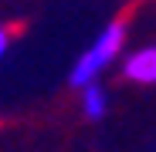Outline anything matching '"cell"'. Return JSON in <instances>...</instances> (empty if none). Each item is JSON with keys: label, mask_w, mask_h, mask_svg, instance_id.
Masks as SVG:
<instances>
[{"label": "cell", "mask_w": 156, "mask_h": 152, "mask_svg": "<svg viewBox=\"0 0 156 152\" xmlns=\"http://www.w3.org/2000/svg\"><path fill=\"white\" fill-rule=\"evenodd\" d=\"M126 37H129V17L119 14V17H112L105 27L95 34V41L82 51V54L75 58V64H71V71H68V85L78 91V88H85V85H92V81H102V74L122 58Z\"/></svg>", "instance_id": "cell-1"}, {"label": "cell", "mask_w": 156, "mask_h": 152, "mask_svg": "<svg viewBox=\"0 0 156 152\" xmlns=\"http://www.w3.org/2000/svg\"><path fill=\"white\" fill-rule=\"evenodd\" d=\"M119 74L129 85H143V88L156 85V44H143L136 51H129L119 61Z\"/></svg>", "instance_id": "cell-2"}, {"label": "cell", "mask_w": 156, "mask_h": 152, "mask_svg": "<svg viewBox=\"0 0 156 152\" xmlns=\"http://www.w3.org/2000/svg\"><path fill=\"white\" fill-rule=\"evenodd\" d=\"M78 108H82V115H85L88 122H102V118L109 115V108H112L109 88L102 85V81H92V85H85V88H78Z\"/></svg>", "instance_id": "cell-3"}, {"label": "cell", "mask_w": 156, "mask_h": 152, "mask_svg": "<svg viewBox=\"0 0 156 152\" xmlns=\"http://www.w3.org/2000/svg\"><path fill=\"white\" fill-rule=\"evenodd\" d=\"M17 24H7V20H0V61L7 58V51H10V44H14V37H17Z\"/></svg>", "instance_id": "cell-4"}]
</instances>
